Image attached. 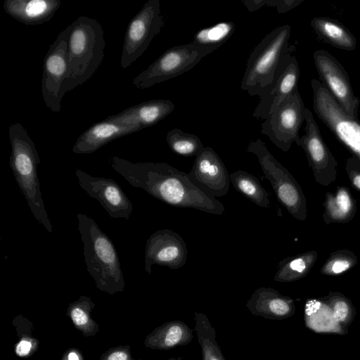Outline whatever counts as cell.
I'll return each mask as SVG.
<instances>
[{"label":"cell","mask_w":360,"mask_h":360,"mask_svg":"<svg viewBox=\"0 0 360 360\" xmlns=\"http://www.w3.org/2000/svg\"><path fill=\"white\" fill-rule=\"evenodd\" d=\"M109 163L130 185L143 189L166 204L217 215L224 212L220 201L193 184L188 174L166 162H132L112 156Z\"/></svg>","instance_id":"1"},{"label":"cell","mask_w":360,"mask_h":360,"mask_svg":"<svg viewBox=\"0 0 360 360\" xmlns=\"http://www.w3.org/2000/svg\"><path fill=\"white\" fill-rule=\"evenodd\" d=\"M69 26L68 72L62 98L92 77L103 61L105 46L103 30L97 20L79 16Z\"/></svg>","instance_id":"2"},{"label":"cell","mask_w":360,"mask_h":360,"mask_svg":"<svg viewBox=\"0 0 360 360\" xmlns=\"http://www.w3.org/2000/svg\"><path fill=\"white\" fill-rule=\"evenodd\" d=\"M77 217L84 245V262L96 287L109 295L123 292L125 282L112 240L91 218L81 213Z\"/></svg>","instance_id":"3"},{"label":"cell","mask_w":360,"mask_h":360,"mask_svg":"<svg viewBox=\"0 0 360 360\" xmlns=\"http://www.w3.org/2000/svg\"><path fill=\"white\" fill-rule=\"evenodd\" d=\"M11 146L9 165L15 181L37 221L49 232L53 227L41 197L37 167L40 158L33 140L25 128L18 122L8 128Z\"/></svg>","instance_id":"4"},{"label":"cell","mask_w":360,"mask_h":360,"mask_svg":"<svg viewBox=\"0 0 360 360\" xmlns=\"http://www.w3.org/2000/svg\"><path fill=\"white\" fill-rule=\"evenodd\" d=\"M291 27L278 26L261 40L249 56L240 88L250 96H261L271 85L281 58L290 51Z\"/></svg>","instance_id":"5"},{"label":"cell","mask_w":360,"mask_h":360,"mask_svg":"<svg viewBox=\"0 0 360 360\" xmlns=\"http://www.w3.org/2000/svg\"><path fill=\"white\" fill-rule=\"evenodd\" d=\"M246 151L257 156L280 203L294 218L304 221L307 217V201L293 176L273 156L260 139L250 141Z\"/></svg>","instance_id":"6"},{"label":"cell","mask_w":360,"mask_h":360,"mask_svg":"<svg viewBox=\"0 0 360 360\" xmlns=\"http://www.w3.org/2000/svg\"><path fill=\"white\" fill-rule=\"evenodd\" d=\"M217 49L192 42L173 46L136 76L132 80L133 85L145 89L173 79L193 68L202 58Z\"/></svg>","instance_id":"7"},{"label":"cell","mask_w":360,"mask_h":360,"mask_svg":"<svg viewBox=\"0 0 360 360\" xmlns=\"http://www.w3.org/2000/svg\"><path fill=\"white\" fill-rule=\"evenodd\" d=\"M313 108L331 132L360 160V122L347 115L318 79L311 81Z\"/></svg>","instance_id":"8"},{"label":"cell","mask_w":360,"mask_h":360,"mask_svg":"<svg viewBox=\"0 0 360 360\" xmlns=\"http://www.w3.org/2000/svg\"><path fill=\"white\" fill-rule=\"evenodd\" d=\"M164 26L159 0H148L129 22L124 38L120 65L129 67L147 49Z\"/></svg>","instance_id":"9"},{"label":"cell","mask_w":360,"mask_h":360,"mask_svg":"<svg viewBox=\"0 0 360 360\" xmlns=\"http://www.w3.org/2000/svg\"><path fill=\"white\" fill-rule=\"evenodd\" d=\"M305 109L297 89L264 120L261 132L278 148L288 151L292 143L300 139L299 131L304 121Z\"/></svg>","instance_id":"10"},{"label":"cell","mask_w":360,"mask_h":360,"mask_svg":"<svg viewBox=\"0 0 360 360\" xmlns=\"http://www.w3.org/2000/svg\"><path fill=\"white\" fill-rule=\"evenodd\" d=\"M70 26L49 46L43 63L41 93L46 106L53 112L61 109V89L68 72V39Z\"/></svg>","instance_id":"11"},{"label":"cell","mask_w":360,"mask_h":360,"mask_svg":"<svg viewBox=\"0 0 360 360\" xmlns=\"http://www.w3.org/2000/svg\"><path fill=\"white\" fill-rule=\"evenodd\" d=\"M313 59L321 83L343 111L349 117L357 119L360 100L353 91L349 75L344 67L323 49L315 51Z\"/></svg>","instance_id":"12"},{"label":"cell","mask_w":360,"mask_h":360,"mask_svg":"<svg viewBox=\"0 0 360 360\" xmlns=\"http://www.w3.org/2000/svg\"><path fill=\"white\" fill-rule=\"evenodd\" d=\"M304 134L296 143L305 152L316 181L323 186H328L337 178L338 162L324 142L314 116L308 108L304 111Z\"/></svg>","instance_id":"13"},{"label":"cell","mask_w":360,"mask_h":360,"mask_svg":"<svg viewBox=\"0 0 360 360\" xmlns=\"http://www.w3.org/2000/svg\"><path fill=\"white\" fill-rule=\"evenodd\" d=\"M299 77L298 62L289 51L281 58L273 81L265 93L259 96L252 116L266 120L287 97L298 89Z\"/></svg>","instance_id":"14"},{"label":"cell","mask_w":360,"mask_h":360,"mask_svg":"<svg viewBox=\"0 0 360 360\" xmlns=\"http://www.w3.org/2000/svg\"><path fill=\"white\" fill-rule=\"evenodd\" d=\"M188 174L192 184L209 196L216 198L228 193L229 174L223 161L211 147H204L195 156Z\"/></svg>","instance_id":"15"},{"label":"cell","mask_w":360,"mask_h":360,"mask_svg":"<svg viewBox=\"0 0 360 360\" xmlns=\"http://www.w3.org/2000/svg\"><path fill=\"white\" fill-rule=\"evenodd\" d=\"M75 174L81 188L97 200L110 217L129 219L131 202L115 181L92 176L81 169H76Z\"/></svg>","instance_id":"16"},{"label":"cell","mask_w":360,"mask_h":360,"mask_svg":"<svg viewBox=\"0 0 360 360\" xmlns=\"http://www.w3.org/2000/svg\"><path fill=\"white\" fill-rule=\"evenodd\" d=\"M187 255L186 245L179 233L168 229L158 230L146 241L144 269L148 275L153 264L177 269L185 264Z\"/></svg>","instance_id":"17"},{"label":"cell","mask_w":360,"mask_h":360,"mask_svg":"<svg viewBox=\"0 0 360 360\" xmlns=\"http://www.w3.org/2000/svg\"><path fill=\"white\" fill-rule=\"evenodd\" d=\"M174 105L168 99H154L127 108L105 120L117 123L133 125L141 130L158 124L169 115Z\"/></svg>","instance_id":"18"},{"label":"cell","mask_w":360,"mask_h":360,"mask_svg":"<svg viewBox=\"0 0 360 360\" xmlns=\"http://www.w3.org/2000/svg\"><path fill=\"white\" fill-rule=\"evenodd\" d=\"M140 130L136 126L105 119L93 124L77 138L72 152L75 154L91 153L115 139Z\"/></svg>","instance_id":"19"},{"label":"cell","mask_w":360,"mask_h":360,"mask_svg":"<svg viewBox=\"0 0 360 360\" xmlns=\"http://www.w3.org/2000/svg\"><path fill=\"white\" fill-rule=\"evenodd\" d=\"M246 307L252 314L272 320L285 319L295 312L293 299L266 287L255 290L248 300Z\"/></svg>","instance_id":"20"},{"label":"cell","mask_w":360,"mask_h":360,"mask_svg":"<svg viewBox=\"0 0 360 360\" xmlns=\"http://www.w3.org/2000/svg\"><path fill=\"white\" fill-rule=\"evenodd\" d=\"M60 5V0H6L3 8L18 21L27 25H37L49 22Z\"/></svg>","instance_id":"21"},{"label":"cell","mask_w":360,"mask_h":360,"mask_svg":"<svg viewBox=\"0 0 360 360\" xmlns=\"http://www.w3.org/2000/svg\"><path fill=\"white\" fill-rule=\"evenodd\" d=\"M193 330L181 321H170L155 328L144 339V345L152 349L168 350L188 345Z\"/></svg>","instance_id":"22"},{"label":"cell","mask_w":360,"mask_h":360,"mask_svg":"<svg viewBox=\"0 0 360 360\" xmlns=\"http://www.w3.org/2000/svg\"><path fill=\"white\" fill-rule=\"evenodd\" d=\"M310 25L319 38L331 46L346 51L356 49V37L339 21L328 17H315Z\"/></svg>","instance_id":"23"},{"label":"cell","mask_w":360,"mask_h":360,"mask_svg":"<svg viewBox=\"0 0 360 360\" xmlns=\"http://www.w3.org/2000/svg\"><path fill=\"white\" fill-rule=\"evenodd\" d=\"M304 320L307 327L316 333L340 335L347 333L335 321L330 308L321 298L311 299L306 302Z\"/></svg>","instance_id":"24"},{"label":"cell","mask_w":360,"mask_h":360,"mask_svg":"<svg viewBox=\"0 0 360 360\" xmlns=\"http://www.w3.org/2000/svg\"><path fill=\"white\" fill-rule=\"evenodd\" d=\"M324 207L323 219L327 224L348 222L356 213L355 201L345 186L337 188L335 193H326Z\"/></svg>","instance_id":"25"},{"label":"cell","mask_w":360,"mask_h":360,"mask_svg":"<svg viewBox=\"0 0 360 360\" xmlns=\"http://www.w3.org/2000/svg\"><path fill=\"white\" fill-rule=\"evenodd\" d=\"M317 259L315 250L308 251L281 261L274 277L278 282H292L306 276Z\"/></svg>","instance_id":"26"},{"label":"cell","mask_w":360,"mask_h":360,"mask_svg":"<svg viewBox=\"0 0 360 360\" xmlns=\"http://www.w3.org/2000/svg\"><path fill=\"white\" fill-rule=\"evenodd\" d=\"M95 307L96 304L90 297L81 295L67 309V316L74 327L86 338L95 336L99 331V326L91 316Z\"/></svg>","instance_id":"27"},{"label":"cell","mask_w":360,"mask_h":360,"mask_svg":"<svg viewBox=\"0 0 360 360\" xmlns=\"http://www.w3.org/2000/svg\"><path fill=\"white\" fill-rule=\"evenodd\" d=\"M229 178L235 189L248 200L259 207H269L270 200L267 192L252 174L238 170L231 173Z\"/></svg>","instance_id":"28"},{"label":"cell","mask_w":360,"mask_h":360,"mask_svg":"<svg viewBox=\"0 0 360 360\" xmlns=\"http://www.w3.org/2000/svg\"><path fill=\"white\" fill-rule=\"evenodd\" d=\"M195 330L201 347L202 360H226L215 340V330L207 316L195 312Z\"/></svg>","instance_id":"29"},{"label":"cell","mask_w":360,"mask_h":360,"mask_svg":"<svg viewBox=\"0 0 360 360\" xmlns=\"http://www.w3.org/2000/svg\"><path fill=\"white\" fill-rule=\"evenodd\" d=\"M12 324L18 338L14 347L15 354L20 357H27L34 354L39 349V342L33 334L32 323L20 314L15 316Z\"/></svg>","instance_id":"30"},{"label":"cell","mask_w":360,"mask_h":360,"mask_svg":"<svg viewBox=\"0 0 360 360\" xmlns=\"http://www.w3.org/2000/svg\"><path fill=\"white\" fill-rule=\"evenodd\" d=\"M166 141L174 153L184 157L197 156L205 147L196 135L176 128L167 132Z\"/></svg>","instance_id":"31"},{"label":"cell","mask_w":360,"mask_h":360,"mask_svg":"<svg viewBox=\"0 0 360 360\" xmlns=\"http://www.w3.org/2000/svg\"><path fill=\"white\" fill-rule=\"evenodd\" d=\"M321 299L330 308L335 321L347 331L356 315V309L351 300L338 292H330Z\"/></svg>","instance_id":"32"},{"label":"cell","mask_w":360,"mask_h":360,"mask_svg":"<svg viewBox=\"0 0 360 360\" xmlns=\"http://www.w3.org/2000/svg\"><path fill=\"white\" fill-rule=\"evenodd\" d=\"M235 25L231 22H221L200 30L192 43L198 45L220 47L232 35Z\"/></svg>","instance_id":"33"},{"label":"cell","mask_w":360,"mask_h":360,"mask_svg":"<svg viewBox=\"0 0 360 360\" xmlns=\"http://www.w3.org/2000/svg\"><path fill=\"white\" fill-rule=\"evenodd\" d=\"M357 263L356 255L348 250H339L330 254L323 265L321 272L327 276L340 275L352 267Z\"/></svg>","instance_id":"34"},{"label":"cell","mask_w":360,"mask_h":360,"mask_svg":"<svg viewBox=\"0 0 360 360\" xmlns=\"http://www.w3.org/2000/svg\"><path fill=\"white\" fill-rule=\"evenodd\" d=\"M98 360H142L132 357L131 346L119 345L111 347L103 353Z\"/></svg>","instance_id":"35"},{"label":"cell","mask_w":360,"mask_h":360,"mask_svg":"<svg viewBox=\"0 0 360 360\" xmlns=\"http://www.w3.org/2000/svg\"><path fill=\"white\" fill-rule=\"evenodd\" d=\"M345 169L352 185L360 190V160L354 156L349 158Z\"/></svg>","instance_id":"36"},{"label":"cell","mask_w":360,"mask_h":360,"mask_svg":"<svg viewBox=\"0 0 360 360\" xmlns=\"http://www.w3.org/2000/svg\"><path fill=\"white\" fill-rule=\"evenodd\" d=\"M243 4L250 12H254L263 6H275L276 0H243Z\"/></svg>","instance_id":"37"},{"label":"cell","mask_w":360,"mask_h":360,"mask_svg":"<svg viewBox=\"0 0 360 360\" xmlns=\"http://www.w3.org/2000/svg\"><path fill=\"white\" fill-rule=\"evenodd\" d=\"M303 0H276V6L278 13H287L299 6Z\"/></svg>","instance_id":"38"},{"label":"cell","mask_w":360,"mask_h":360,"mask_svg":"<svg viewBox=\"0 0 360 360\" xmlns=\"http://www.w3.org/2000/svg\"><path fill=\"white\" fill-rule=\"evenodd\" d=\"M65 357L67 360H80L79 355H78V353L75 352V350L68 352Z\"/></svg>","instance_id":"39"}]
</instances>
